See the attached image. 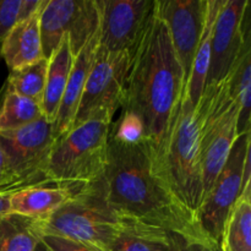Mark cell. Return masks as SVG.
I'll use <instances>...</instances> for the list:
<instances>
[{"mask_svg": "<svg viewBox=\"0 0 251 251\" xmlns=\"http://www.w3.org/2000/svg\"><path fill=\"white\" fill-rule=\"evenodd\" d=\"M0 189H17L15 185L14 176L9 169L1 144H0Z\"/></svg>", "mask_w": 251, "mask_h": 251, "instance_id": "obj_29", "label": "cell"}, {"mask_svg": "<svg viewBox=\"0 0 251 251\" xmlns=\"http://www.w3.org/2000/svg\"><path fill=\"white\" fill-rule=\"evenodd\" d=\"M131 59L130 53H109L97 47L73 126L93 118L113 120L124 104Z\"/></svg>", "mask_w": 251, "mask_h": 251, "instance_id": "obj_7", "label": "cell"}, {"mask_svg": "<svg viewBox=\"0 0 251 251\" xmlns=\"http://www.w3.org/2000/svg\"><path fill=\"white\" fill-rule=\"evenodd\" d=\"M169 251H222L220 244L206 243L200 240L189 239V238L178 235L176 243Z\"/></svg>", "mask_w": 251, "mask_h": 251, "instance_id": "obj_28", "label": "cell"}, {"mask_svg": "<svg viewBox=\"0 0 251 251\" xmlns=\"http://www.w3.org/2000/svg\"><path fill=\"white\" fill-rule=\"evenodd\" d=\"M195 113L200 127L205 198L225 167L233 145L239 136V108L230 95L227 78L218 85L205 88Z\"/></svg>", "mask_w": 251, "mask_h": 251, "instance_id": "obj_5", "label": "cell"}, {"mask_svg": "<svg viewBox=\"0 0 251 251\" xmlns=\"http://www.w3.org/2000/svg\"><path fill=\"white\" fill-rule=\"evenodd\" d=\"M98 26L96 0H44L39 16L43 58H50L65 36L75 56L97 32Z\"/></svg>", "mask_w": 251, "mask_h": 251, "instance_id": "obj_9", "label": "cell"}, {"mask_svg": "<svg viewBox=\"0 0 251 251\" xmlns=\"http://www.w3.org/2000/svg\"><path fill=\"white\" fill-rule=\"evenodd\" d=\"M162 159L176 195L196 213L203 200L200 127L195 107L185 96L174 118Z\"/></svg>", "mask_w": 251, "mask_h": 251, "instance_id": "obj_6", "label": "cell"}, {"mask_svg": "<svg viewBox=\"0 0 251 251\" xmlns=\"http://www.w3.org/2000/svg\"><path fill=\"white\" fill-rule=\"evenodd\" d=\"M96 183L108 205L122 218L189 239L215 243L203 232L196 213L176 195L162 153L147 137L135 144L109 137L104 174Z\"/></svg>", "mask_w": 251, "mask_h": 251, "instance_id": "obj_1", "label": "cell"}, {"mask_svg": "<svg viewBox=\"0 0 251 251\" xmlns=\"http://www.w3.org/2000/svg\"><path fill=\"white\" fill-rule=\"evenodd\" d=\"M232 97L239 108V135L250 131L251 112V34L247 37L242 49L230 68L227 77Z\"/></svg>", "mask_w": 251, "mask_h": 251, "instance_id": "obj_20", "label": "cell"}, {"mask_svg": "<svg viewBox=\"0 0 251 251\" xmlns=\"http://www.w3.org/2000/svg\"><path fill=\"white\" fill-rule=\"evenodd\" d=\"M109 137L115 141L135 144L146 137V134L141 120L132 113L123 110L119 119L114 123L113 131L109 132Z\"/></svg>", "mask_w": 251, "mask_h": 251, "instance_id": "obj_26", "label": "cell"}, {"mask_svg": "<svg viewBox=\"0 0 251 251\" xmlns=\"http://www.w3.org/2000/svg\"><path fill=\"white\" fill-rule=\"evenodd\" d=\"M41 221L11 215L0 220V251H34L41 242Z\"/></svg>", "mask_w": 251, "mask_h": 251, "instance_id": "obj_22", "label": "cell"}, {"mask_svg": "<svg viewBox=\"0 0 251 251\" xmlns=\"http://www.w3.org/2000/svg\"><path fill=\"white\" fill-rule=\"evenodd\" d=\"M222 0H207L206 4L205 25H203L202 34L194 56L191 73L185 87V97L190 100L194 107H198L200 98L202 96L207 81L208 66H210L211 56V42H212L213 28H215L216 17L220 10Z\"/></svg>", "mask_w": 251, "mask_h": 251, "instance_id": "obj_19", "label": "cell"}, {"mask_svg": "<svg viewBox=\"0 0 251 251\" xmlns=\"http://www.w3.org/2000/svg\"><path fill=\"white\" fill-rule=\"evenodd\" d=\"M249 7V0H222L221 2L211 42L206 87L226 80L243 43L251 34Z\"/></svg>", "mask_w": 251, "mask_h": 251, "instance_id": "obj_12", "label": "cell"}, {"mask_svg": "<svg viewBox=\"0 0 251 251\" xmlns=\"http://www.w3.org/2000/svg\"><path fill=\"white\" fill-rule=\"evenodd\" d=\"M42 2L43 0H0V42L17 22L34 14Z\"/></svg>", "mask_w": 251, "mask_h": 251, "instance_id": "obj_25", "label": "cell"}, {"mask_svg": "<svg viewBox=\"0 0 251 251\" xmlns=\"http://www.w3.org/2000/svg\"><path fill=\"white\" fill-rule=\"evenodd\" d=\"M0 50H1V42H0Z\"/></svg>", "mask_w": 251, "mask_h": 251, "instance_id": "obj_32", "label": "cell"}, {"mask_svg": "<svg viewBox=\"0 0 251 251\" xmlns=\"http://www.w3.org/2000/svg\"><path fill=\"white\" fill-rule=\"evenodd\" d=\"M74 58L75 56L71 51L69 37L65 36L48 59L46 88H44L41 107L43 115L50 122H55L58 115L61 98L73 68Z\"/></svg>", "mask_w": 251, "mask_h": 251, "instance_id": "obj_17", "label": "cell"}, {"mask_svg": "<svg viewBox=\"0 0 251 251\" xmlns=\"http://www.w3.org/2000/svg\"><path fill=\"white\" fill-rule=\"evenodd\" d=\"M98 37H100V33L97 29L92 38L82 47V49L74 58L73 68H71L55 119L56 136H60L64 132L69 131L73 126L74 119H75L76 112H77L78 104L82 97L83 88L87 81L88 73L95 60L96 50L98 47Z\"/></svg>", "mask_w": 251, "mask_h": 251, "instance_id": "obj_15", "label": "cell"}, {"mask_svg": "<svg viewBox=\"0 0 251 251\" xmlns=\"http://www.w3.org/2000/svg\"><path fill=\"white\" fill-rule=\"evenodd\" d=\"M100 16L98 48L134 55L156 6V0H96Z\"/></svg>", "mask_w": 251, "mask_h": 251, "instance_id": "obj_11", "label": "cell"}, {"mask_svg": "<svg viewBox=\"0 0 251 251\" xmlns=\"http://www.w3.org/2000/svg\"><path fill=\"white\" fill-rule=\"evenodd\" d=\"M113 120L88 119L56 137L46 169V183L83 188L100 180L107 166Z\"/></svg>", "mask_w": 251, "mask_h": 251, "instance_id": "obj_3", "label": "cell"}, {"mask_svg": "<svg viewBox=\"0 0 251 251\" xmlns=\"http://www.w3.org/2000/svg\"><path fill=\"white\" fill-rule=\"evenodd\" d=\"M56 137L55 122L46 117L19 129L0 131V144L17 189L47 184V164Z\"/></svg>", "mask_w": 251, "mask_h": 251, "instance_id": "obj_8", "label": "cell"}, {"mask_svg": "<svg viewBox=\"0 0 251 251\" xmlns=\"http://www.w3.org/2000/svg\"><path fill=\"white\" fill-rule=\"evenodd\" d=\"M206 4L207 0H156L157 12L168 28L186 82L202 34Z\"/></svg>", "mask_w": 251, "mask_h": 251, "instance_id": "obj_13", "label": "cell"}, {"mask_svg": "<svg viewBox=\"0 0 251 251\" xmlns=\"http://www.w3.org/2000/svg\"><path fill=\"white\" fill-rule=\"evenodd\" d=\"M44 117L39 103L19 95L5 85L0 97V131L14 130Z\"/></svg>", "mask_w": 251, "mask_h": 251, "instance_id": "obj_23", "label": "cell"}, {"mask_svg": "<svg viewBox=\"0 0 251 251\" xmlns=\"http://www.w3.org/2000/svg\"><path fill=\"white\" fill-rule=\"evenodd\" d=\"M248 157H250V131L238 136L225 167L196 211L203 232L217 244L221 243L226 220L242 195Z\"/></svg>", "mask_w": 251, "mask_h": 251, "instance_id": "obj_10", "label": "cell"}, {"mask_svg": "<svg viewBox=\"0 0 251 251\" xmlns=\"http://www.w3.org/2000/svg\"><path fill=\"white\" fill-rule=\"evenodd\" d=\"M220 245L222 251H251V181L226 220Z\"/></svg>", "mask_w": 251, "mask_h": 251, "instance_id": "obj_21", "label": "cell"}, {"mask_svg": "<svg viewBox=\"0 0 251 251\" xmlns=\"http://www.w3.org/2000/svg\"><path fill=\"white\" fill-rule=\"evenodd\" d=\"M34 251H50V250H49L48 248H47L46 245L43 244V243L39 242V243H38V245H37L36 250H34Z\"/></svg>", "mask_w": 251, "mask_h": 251, "instance_id": "obj_31", "label": "cell"}, {"mask_svg": "<svg viewBox=\"0 0 251 251\" xmlns=\"http://www.w3.org/2000/svg\"><path fill=\"white\" fill-rule=\"evenodd\" d=\"M186 81L166 24L156 6L131 59L123 110L141 120L145 134L163 152Z\"/></svg>", "mask_w": 251, "mask_h": 251, "instance_id": "obj_2", "label": "cell"}, {"mask_svg": "<svg viewBox=\"0 0 251 251\" xmlns=\"http://www.w3.org/2000/svg\"><path fill=\"white\" fill-rule=\"evenodd\" d=\"M17 189H0V220L11 215V195Z\"/></svg>", "mask_w": 251, "mask_h": 251, "instance_id": "obj_30", "label": "cell"}, {"mask_svg": "<svg viewBox=\"0 0 251 251\" xmlns=\"http://www.w3.org/2000/svg\"><path fill=\"white\" fill-rule=\"evenodd\" d=\"M43 2L34 14L17 22L14 28L2 39L0 55L2 56L10 71L43 59L39 29V16Z\"/></svg>", "mask_w": 251, "mask_h": 251, "instance_id": "obj_16", "label": "cell"}, {"mask_svg": "<svg viewBox=\"0 0 251 251\" xmlns=\"http://www.w3.org/2000/svg\"><path fill=\"white\" fill-rule=\"evenodd\" d=\"M47 71H48V59L43 58L10 71L6 86H9L19 95L41 104L46 88Z\"/></svg>", "mask_w": 251, "mask_h": 251, "instance_id": "obj_24", "label": "cell"}, {"mask_svg": "<svg viewBox=\"0 0 251 251\" xmlns=\"http://www.w3.org/2000/svg\"><path fill=\"white\" fill-rule=\"evenodd\" d=\"M82 188L56 184L17 189L11 195V213L43 221L68 202Z\"/></svg>", "mask_w": 251, "mask_h": 251, "instance_id": "obj_14", "label": "cell"}, {"mask_svg": "<svg viewBox=\"0 0 251 251\" xmlns=\"http://www.w3.org/2000/svg\"><path fill=\"white\" fill-rule=\"evenodd\" d=\"M123 218L110 207L97 183L86 185L68 202L41 221L42 235L73 240L98 251H109Z\"/></svg>", "mask_w": 251, "mask_h": 251, "instance_id": "obj_4", "label": "cell"}, {"mask_svg": "<svg viewBox=\"0 0 251 251\" xmlns=\"http://www.w3.org/2000/svg\"><path fill=\"white\" fill-rule=\"evenodd\" d=\"M179 234L123 218L119 234L109 251H169Z\"/></svg>", "mask_w": 251, "mask_h": 251, "instance_id": "obj_18", "label": "cell"}, {"mask_svg": "<svg viewBox=\"0 0 251 251\" xmlns=\"http://www.w3.org/2000/svg\"><path fill=\"white\" fill-rule=\"evenodd\" d=\"M41 242L50 251H98L80 243L53 235H42Z\"/></svg>", "mask_w": 251, "mask_h": 251, "instance_id": "obj_27", "label": "cell"}]
</instances>
